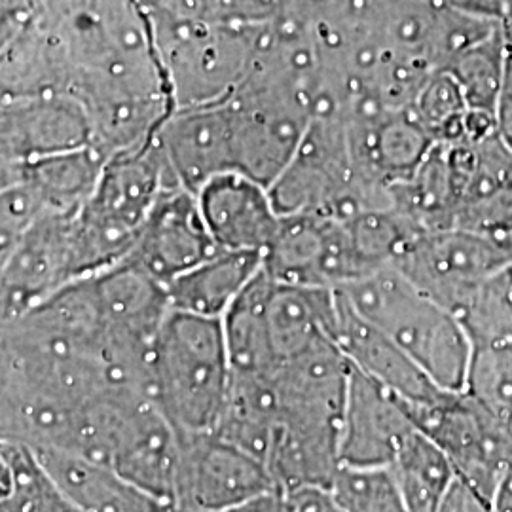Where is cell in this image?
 <instances>
[{"label":"cell","instance_id":"6da1fadb","mask_svg":"<svg viewBox=\"0 0 512 512\" xmlns=\"http://www.w3.org/2000/svg\"><path fill=\"white\" fill-rule=\"evenodd\" d=\"M349 365L334 340L279 363L272 372L275 431L268 469L283 492L330 488L338 475Z\"/></svg>","mask_w":512,"mask_h":512},{"label":"cell","instance_id":"7a4b0ae2","mask_svg":"<svg viewBox=\"0 0 512 512\" xmlns=\"http://www.w3.org/2000/svg\"><path fill=\"white\" fill-rule=\"evenodd\" d=\"M230 385L222 319L169 310L152 349L150 395L175 431H215Z\"/></svg>","mask_w":512,"mask_h":512},{"label":"cell","instance_id":"3957f363","mask_svg":"<svg viewBox=\"0 0 512 512\" xmlns=\"http://www.w3.org/2000/svg\"><path fill=\"white\" fill-rule=\"evenodd\" d=\"M353 310L387 334L423 372L450 393L467 382L473 346L456 313L385 266L338 289Z\"/></svg>","mask_w":512,"mask_h":512},{"label":"cell","instance_id":"277c9868","mask_svg":"<svg viewBox=\"0 0 512 512\" xmlns=\"http://www.w3.org/2000/svg\"><path fill=\"white\" fill-rule=\"evenodd\" d=\"M179 186L158 145L110 156L97 186L74 217L80 277L124 262L162 194Z\"/></svg>","mask_w":512,"mask_h":512},{"label":"cell","instance_id":"5b68a950","mask_svg":"<svg viewBox=\"0 0 512 512\" xmlns=\"http://www.w3.org/2000/svg\"><path fill=\"white\" fill-rule=\"evenodd\" d=\"M410 416L452 463L459 482L486 503L512 465V431L467 393H444L435 401L408 403Z\"/></svg>","mask_w":512,"mask_h":512},{"label":"cell","instance_id":"8992f818","mask_svg":"<svg viewBox=\"0 0 512 512\" xmlns=\"http://www.w3.org/2000/svg\"><path fill=\"white\" fill-rule=\"evenodd\" d=\"M420 291L456 311L512 266V241L467 230H435L410 239L391 264Z\"/></svg>","mask_w":512,"mask_h":512},{"label":"cell","instance_id":"52a82bcc","mask_svg":"<svg viewBox=\"0 0 512 512\" xmlns=\"http://www.w3.org/2000/svg\"><path fill=\"white\" fill-rule=\"evenodd\" d=\"M177 435L173 511H219L277 488L270 469L260 459L217 431Z\"/></svg>","mask_w":512,"mask_h":512},{"label":"cell","instance_id":"ba28073f","mask_svg":"<svg viewBox=\"0 0 512 512\" xmlns=\"http://www.w3.org/2000/svg\"><path fill=\"white\" fill-rule=\"evenodd\" d=\"M76 213L38 219L2 251V321L35 308L80 279Z\"/></svg>","mask_w":512,"mask_h":512},{"label":"cell","instance_id":"9c48e42d","mask_svg":"<svg viewBox=\"0 0 512 512\" xmlns=\"http://www.w3.org/2000/svg\"><path fill=\"white\" fill-rule=\"evenodd\" d=\"M154 143L177 184L194 194L213 177L238 171L236 129L228 101L171 110Z\"/></svg>","mask_w":512,"mask_h":512},{"label":"cell","instance_id":"30bf717a","mask_svg":"<svg viewBox=\"0 0 512 512\" xmlns=\"http://www.w3.org/2000/svg\"><path fill=\"white\" fill-rule=\"evenodd\" d=\"M219 251L222 249L203 219L198 196L186 188H171L150 211L124 262L167 287Z\"/></svg>","mask_w":512,"mask_h":512},{"label":"cell","instance_id":"8fae6325","mask_svg":"<svg viewBox=\"0 0 512 512\" xmlns=\"http://www.w3.org/2000/svg\"><path fill=\"white\" fill-rule=\"evenodd\" d=\"M93 145L92 124L71 92L2 99V167Z\"/></svg>","mask_w":512,"mask_h":512},{"label":"cell","instance_id":"7c38bea8","mask_svg":"<svg viewBox=\"0 0 512 512\" xmlns=\"http://www.w3.org/2000/svg\"><path fill=\"white\" fill-rule=\"evenodd\" d=\"M416 429L403 397L351 366L340 433L342 467H391Z\"/></svg>","mask_w":512,"mask_h":512},{"label":"cell","instance_id":"4fadbf2b","mask_svg":"<svg viewBox=\"0 0 512 512\" xmlns=\"http://www.w3.org/2000/svg\"><path fill=\"white\" fill-rule=\"evenodd\" d=\"M196 196L219 249L268 253L283 222L270 186L247 173L226 171L213 177Z\"/></svg>","mask_w":512,"mask_h":512},{"label":"cell","instance_id":"5bb4252c","mask_svg":"<svg viewBox=\"0 0 512 512\" xmlns=\"http://www.w3.org/2000/svg\"><path fill=\"white\" fill-rule=\"evenodd\" d=\"M336 298L332 340L342 349L349 365L385 385L408 403H427L450 393L440 389L387 334L353 310L338 289Z\"/></svg>","mask_w":512,"mask_h":512},{"label":"cell","instance_id":"9a60e30c","mask_svg":"<svg viewBox=\"0 0 512 512\" xmlns=\"http://www.w3.org/2000/svg\"><path fill=\"white\" fill-rule=\"evenodd\" d=\"M35 452L82 512L173 511L164 499L143 490L105 461L65 450Z\"/></svg>","mask_w":512,"mask_h":512},{"label":"cell","instance_id":"2e32d148","mask_svg":"<svg viewBox=\"0 0 512 512\" xmlns=\"http://www.w3.org/2000/svg\"><path fill=\"white\" fill-rule=\"evenodd\" d=\"M264 268V255L219 251L173 279L165 291L171 310L222 319Z\"/></svg>","mask_w":512,"mask_h":512},{"label":"cell","instance_id":"e0dca14e","mask_svg":"<svg viewBox=\"0 0 512 512\" xmlns=\"http://www.w3.org/2000/svg\"><path fill=\"white\" fill-rule=\"evenodd\" d=\"M107 160L99 148L88 145L29 164L4 165L2 181H25L48 213H76L92 196Z\"/></svg>","mask_w":512,"mask_h":512},{"label":"cell","instance_id":"ac0fdd59","mask_svg":"<svg viewBox=\"0 0 512 512\" xmlns=\"http://www.w3.org/2000/svg\"><path fill=\"white\" fill-rule=\"evenodd\" d=\"M0 512H82L37 452L0 440Z\"/></svg>","mask_w":512,"mask_h":512},{"label":"cell","instance_id":"d6986e66","mask_svg":"<svg viewBox=\"0 0 512 512\" xmlns=\"http://www.w3.org/2000/svg\"><path fill=\"white\" fill-rule=\"evenodd\" d=\"M391 471L410 512H440L458 482L452 463L439 446L416 429L404 442Z\"/></svg>","mask_w":512,"mask_h":512},{"label":"cell","instance_id":"ffe728a7","mask_svg":"<svg viewBox=\"0 0 512 512\" xmlns=\"http://www.w3.org/2000/svg\"><path fill=\"white\" fill-rule=\"evenodd\" d=\"M507 29L501 25L492 35L459 52L442 71L458 82L471 112L494 116L505 76Z\"/></svg>","mask_w":512,"mask_h":512},{"label":"cell","instance_id":"44dd1931","mask_svg":"<svg viewBox=\"0 0 512 512\" xmlns=\"http://www.w3.org/2000/svg\"><path fill=\"white\" fill-rule=\"evenodd\" d=\"M456 317L473 348L512 344V266L484 283Z\"/></svg>","mask_w":512,"mask_h":512},{"label":"cell","instance_id":"7402d4cb","mask_svg":"<svg viewBox=\"0 0 512 512\" xmlns=\"http://www.w3.org/2000/svg\"><path fill=\"white\" fill-rule=\"evenodd\" d=\"M408 109L435 143L469 139L471 110L458 82L444 71H437L427 78Z\"/></svg>","mask_w":512,"mask_h":512},{"label":"cell","instance_id":"603a6c76","mask_svg":"<svg viewBox=\"0 0 512 512\" xmlns=\"http://www.w3.org/2000/svg\"><path fill=\"white\" fill-rule=\"evenodd\" d=\"M461 393H467L512 431V344L473 348Z\"/></svg>","mask_w":512,"mask_h":512},{"label":"cell","instance_id":"cb8c5ba5","mask_svg":"<svg viewBox=\"0 0 512 512\" xmlns=\"http://www.w3.org/2000/svg\"><path fill=\"white\" fill-rule=\"evenodd\" d=\"M330 490L344 512H410L391 467H340Z\"/></svg>","mask_w":512,"mask_h":512},{"label":"cell","instance_id":"d4e9b609","mask_svg":"<svg viewBox=\"0 0 512 512\" xmlns=\"http://www.w3.org/2000/svg\"><path fill=\"white\" fill-rule=\"evenodd\" d=\"M507 29V52H505V76L503 86L495 110L497 133L512 148V23L505 25Z\"/></svg>","mask_w":512,"mask_h":512},{"label":"cell","instance_id":"484cf974","mask_svg":"<svg viewBox=\"0 0 512 512\" xmlns=\"http://www.w3.org/2000/svg\"><path fill=\"white\" fill-rule=\"evenodd\" d=\"M289 512H344L336 497L325 486H302L285 492Z\"/></svg>","mask_w":512,"mask_h":512},{"label":"cell","instance_id":"4316f807","mask_svg":"<svg viewBox=\"0 0 512 512\" xmlns=\"http://www.w3.org/2000/svg\"><path fill=\"white\" fill-rule=\"evenodd\" d=\"M207 512H289V509H287L285 492L279 490V488H274L270 492L255 495L251 499H245V501L236 503V505H230L226 509Z\"/></svg>","mask_w":512,"mask_h":512},{"label":"cell","instance_id":"83f0119b","mask_svg":"<svg viewBox=\"0 0 512 512\" xmlns=\"http://www.w3.org/2000/svg\"><path fill=\"white\" fill-rule=\"evenodd\" d=\"M440 512H490L488 503L463 482H456Z\"/></svg>","mask_w":512,"mask_h":512},{"label":"cell","instance_id":"f1b7e54d","mask_svg":"<svg viewBox=\"0 0 512 512\" xmlns=\"http://www.w3.org/2000/svg\"><path fill=\"white\" fill-rule=\"evenodd\" d=\"M488 507L490 512H512V465L497 482Z\"/></svg>","mask_w":512,"mask_h":512}]
</instances>
